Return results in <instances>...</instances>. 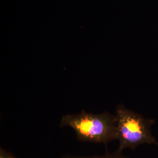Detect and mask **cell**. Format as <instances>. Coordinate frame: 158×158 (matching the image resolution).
Returning <instances> with one entry per match:
<instances>
[{
  "label": "cell",
  "mask_w": 158,
  "mask_h": 158,
  "mask_svg": "<svg viewBox=\"0 0 158 158\" xmlns=\"http://www.w3.org/2000/svg\"><path fill=\"white\" fill-rule=\"evenodd\" d=\"M60 125L72 128L80 141L107 145L117 139L116 117L108 112L94 114L82 111L68 114L62 118Z\"/></svg>",
  "instance_id": "6da1fadb"
},
{
  "label": "cell",
  "mask_w": 158,
  "mask_h": 158,
  "mask_svg": "<svg viewBox=\"0 0 158 158\" xmlns=\"http://www.w3.org/2000/svg\"><path fill=\"white\" fill-rule=\"evenodd\" d=\"M117 123V139L118 140V151L124 149L135 150L143 144L156 145L158 142L151 134V128L155 123L118 104L115 108Z\"/></svg>",
  "instance_id": "7a4b0ae2"
},
{
  "label": "cell",
  "mask_w": 158,
  "mask_h": 158,
  "mask_svg": "<svg viewBox=\"0 0 158 158\" xmlns=\"http://www.w3.org/2000/svg\"><path fill=\"white\" fill-rule=\"evenodd\" d=\"M62 158H128L122 154V152L117 151L115 152L110 153H107L102 156H74L70 155H66Z\"/></svg>",
  "instance_id": "3957f363"
},
{
  "label": "cell",
  "mask_w": 158,
  "mask_h": 158,
  "mask_svg": "<svg viewBox=\"0 0 158 158\" xmlns=\"http://www.w3.org/2000/svg\"><path fill=\"white\" fill-rule=\"evenodd\" d=\"M0 158H17L11 153L5 150L1 147L0 148Z\"/></svg>",
  "instance_id": "277c9868"
}]
</instances>
